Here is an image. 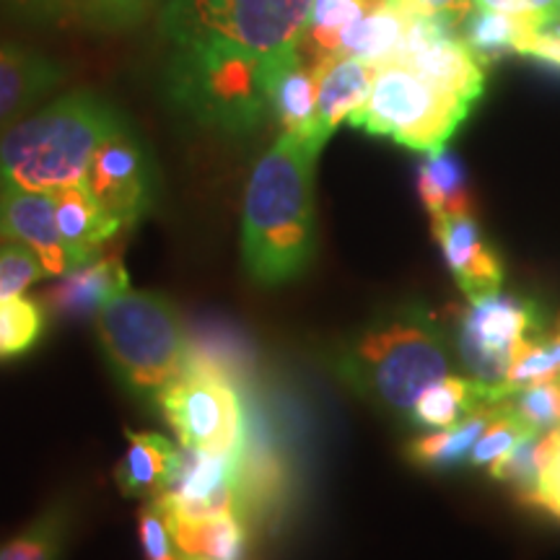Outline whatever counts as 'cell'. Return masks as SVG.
Masks as SVG:
<instances>
[{
  "mask_svg": "<svg viewBox=\"0 0 560 560\" xmlns=\"http://www.w3.org/2000/svg\"><path fill=\"white\" fill-rule=\"evenodd\" d=\"M312 0H164L166 94L200 128L247 136L272 112V89L301 58Z\"/></svg>",
  "mask_w": 560,
  "mask_h": 560,
  "instance_id": "6da1fadb",
  "label": "cell"
},
{
  "mask_svg": "<svg viewBox=\"0 0 560 560\" xmlns=\"http://www.w3.org/2000/svg\"><path fill=\"white\" fill-rule=\"evenodd\" d=\"M319 151L291 132L255 161L244 192L242 255L257 283L280 285L310 268L317 252L314 166Z\"/></svg>",
  "mask_w": 560,
  "mask_h": 560,
  "instance_id": "7a4b0ae2",
  "label": "cell"
},
{
  "mask_svg": "<svg viewBox=\"0 0 560 560\" xmlns=\"http://www.w3.org/2000/svg\"><path fill=\"white\" fill-rule=\"evenodd\" d=\"M452 355L439 319L420 306H405L353 335L335 369L363 400L410 420L418 397L452 374Z\"/></svg>",
  "mask_w": 560,
  "mask_h": 560,
  "instance_id": "3957f363",
  "label": "cell"
},
{
  "mask_svg": "<svg viewBox=\"0 0 560 560\" xmlns=\"http://www.w3.org/2000/svg\"><path fill=\"white\" fill-rule=\"evenodd\" d=\"M128 120L94 91H70L0 132V190L81 185L94 151Z\"/></svg>",
  "mask_w": 560,
  "mask_h": 560,
  "instance_id": "277c9868",
  "label": "cell"
},
{
  "mask_svg": "<svg viewBox=\"0 0 560 560\" xmlns=\"http://www.w3.org/2000/svg\"><path fill=\"white\" fill-rule=\"evenodd\" d=\"M96 335L117 382L138 400H159L190 361L179 312L153 291L109 299L96 314Z\"/></svg>",
  "mask_w": 560,
  "mask_h": 560,
  "instance_id": "5b68a950",
  "label": "cell"
},
{
  "mask_svg": "<svg viewBox=\"0 0 560 560\" xmlns=\"http://www.w3.org/2000/svg\"><path fill=\"white\" fill-rule=\"evenodd\" d=\"M472 104L441 89L402 62L376 68L374 86L350 125L369 136L392 138L410 151L446 149L450 138L467 120Z\"/></svg>",
  "mask_w": 560,
  "mask_h": 560,
  "instance_id": "8992f818",
  "label": "cell"
},
{
  "mask_svg": "<svg viewBox=\"0 0 560 560\" xmlns=\"http://www.w3.org/2000/svg\"><path fill=\"white\" fill-rule=\"evenodd\" d=\"M542 332L545 319L535 301L495 291L467 301L454 348L470 380L511 392V369Z\"/></svg>",
  "mask_w": 560,
  "mask_h": 560,
  "instance_id": "52a82bcc",
  "label": "cell"
},
{
  "mask_svg": "<svg viewBox=\"0 0 560 560\" xmlns=\"http://www.w3.org/2000/svg\"><path fill=\"white\" fill-rule=\"evenodd\" d=\"M159 408L177 433L182 450L234 454L242 441V402L229 380L208 361L190 359L159 395Z\"/></svg>",
  "mask_w": 560,
  "mask_h": 560,
  "instance_id": "ba28073f",
  "label": "cell"
},
{
  "mask_svg": "<svg viewBox=\"0 0 560 560\" xmlns=\"http://www.w3.org/2000/svg\"><path fill=\"white\" fill-rule=\"evenodd\" d=\"M83 185L122 223V229L136 226L153 208L156 174L149 151L130 125L112 132L94 151Z\"/></svg>",
  "mask_w": 560,
  "mask_h": 560,
  "instance_id": "9c48e42d",
  "label": "cell"
},
{
  "mask_svg": "<svg viewBox=\"0 0 560 560\" xmlns=\"http://www.w3.org/2000/svg\"><path fill=\"white\" fill-rule=\"evenodd\" d=\"M457 24L446 16H416L397 62L475 104L486 89V66L475 58Z\"/></svg>",
  "mask_w": 560,
  "mask_h": 560,
  "instance_id": "30bf717a",
  "label": "cell"
},
{
  "mask_svg": "<svg viewBox=\"0 0 560 560\" xmlns=\"http://www.w3.org/2000/svg\"><path fill=\"white\" fill-rule=\"evenodd\" d=\"M236 452L210 454L182 450L179 470L170 488L153 499L164 520H206L236 511Z\"/></svg>",
  "mask_w": 560,
  "mask_h": 560,
  "instance_id": "8fae6325",
  "label": "cell"
},
{
  "mask_svg": "<svg viewBox=\"0 0 560 560\" xmlns=\"http://www.w3.org/2000/svg\"><path fill=\"white\" fill-rule=\"evenodd\" d=\"M431 229L433 240L439 242L441 255H444L467 301L501 291L503 265L499 255L488 247L472 210H467V213L433 215Z\"/></svg>",
  "mask_w": 560,
  "mask_h": 560,
  "instance_id": "7c38bea8",
  "label": "cell"
},
{
  "mask_svg": "<svg viewBox=\"0 0 560 560\" xmlns=\"http://www.w3.org/2000/svg\"><path fill=\"white\" fill-rule=\"evenodd\" d=\"M0 242H19L37 252L50 278H58L70 268L52 192L21 187L0 190Z\"/></svg>",
  "mask_w": 560,
  "mask_h": 560,
  "instance_id": "4fadbf2b",
  "label": "cell"
},
{
  "mask_svg": "<svg viewBox=\"0 0 560 560\" xmlns=\"http://www.w3.org/2000/svg\"><path fill=\"white\" fill-rule=\"evenodd\" d=\"M128 289L130 278L122 257L117 252H107L55 278V283L42 293L39 301L58 319L81 322L96 317L109 299Z\"/></svg>",
  "mask_w": 560,
  "mask_h": 560,
  "instance_id": "5bb4252c",
  "label": "cell"
},
{
  "mask_svg": "<svg viewBox=\"0 0 560 560\" xmlns=\"http://www.w3.org/2000/svg\"><path fill=\"white\" fill-rule=\"evenodd\" d=\"M149 0H0V9L34 26L117 34L136 30Z\"/></svg>",
  "mask_w": 560,
  "mask_h": 560,
  "instance_id": "9a60e30c",
  "label": "cell"
},
{
  "mask_svg": "<svg viewBox=\"0 0 560 560\" xmlns=\"http://www.w3.org/2000/svg\"><path fill=\"white\" fill-rule=\"evenodd\" d=\"M66 81V68L32 47L0 39V132L32 115Z\"/></svg>",
  "mask_w": 560,
  "mask_h": 560,
  "instance_id": "2e32d148",
  "label": "cell"
},
{
  "mask_svg": "<svg viewBox=\"0 0 560 560\" xmlns=\"http://www.w3.org/2000/svg\"><path fill=\"white\" fill-rule=\"evenodd\" d=\"M317 79V122L322 138L330 140L332 132L348 122L366 104L374 86L376 68L353 55H330L312 62Z\"/></svg>",
  "mask_w": 560,
  "mask_h": 560,
  "instance_id": "e0dca14e",
  "label": "cell"
},
{
  "mask_svg": "<svg viewBox=\"0 0 560 560\" xmlns=\"http://www.w3.org/2000/svg\"><path fill=\"white\" fill-rule=\"evenodd\" d=\"M52 195L55 206H58V229L70 268L94 260L96 255H102L104 244L125 231L122 223L91 195L83 182L73 187H62Z\"/></svg>",
  "mask_w": 560,
  "mask_h": 560,
  "instance_id": "ac0fdd59",
  "label": "cell"
},
{
  "mask_svg": "<svg viewBox=\"0 0 560 560\" xmlns=\"http://www.w3.org/2000/svg\"><path fill=\"white\" fill-rule=\"evenodd\" d=\"M182 452L153 431H128V450L115 470L117 488L130 499H159L179 470Z\"/></svg>",
  "mask_w": 560,
  "mask_h": 560,
  "instance_id": "d6986e66",
  "label": "cell"
},
{
  "mask_svg": "<svg viewBox=\"0 0 560 560\" xmlns=\"http://www.w3.org/2000/svg\"><path fill=\"white\" fill-rule=\"evenodd\" d=\"M511 392L486 387L470 376H444L418 397L412 405L410 423L420 429H450L470 412L480 408H499L506 402Z\"/></svg>",
  "mask_w": 560,
  "mask_h": 560,
  "instance_id": "ffe728a7",
  "label": "cell"
},
{
  "mask_svg": "<svg viewBox=\"0 0 560 560\" xmlns=\"http://www.w3.org/2000/svg\"><path fill=\"white\" fill-rule=\"evenodd\" d=\"M272 115L278 117L283 132H291L322 153L327 140L322 138L317 122V79L312 62L306 66L299 58L280 73L272 89Z\"/></svg>",
  "mask_w": 560,
  "mask_h": 560,
  "instance_id": "44dd1931",
  "label": "cell"
},
{
  "mask_svg": "<svg viewBox=\"0 0 560 560\" xmlns=\"http://www.w3.org/2000/svg\"><path fill=\"white\" fill-rule=\"evenodd\" d=\"M179 556L208 560H242L247 552V527L236 511L206 520H166Z\"/></svg>",
  "mask_w": 560,
  "mask_h": 560,
  "instance_id": "7402d4cb",
  "label": "cell"
},
{
  "mask_svg": "<svg viewBox=\"0 0 560 560\" xmlns=\"http://www.w3.org/2000/svg\"><path fill=\"white\" fill-rule=\"evenodd\" d=\"M501 408V405H499ZM499 408H480L465 416L450 429H439L429 436H420L408 444V457L420 467H457L462 462L470 459V454L482 436V431L488 429L490 420L495 418Z\"/></svg>",
  "mask_w": 560,
  "mask_h": 560,
  "instance_id": "603a6c76",
  "label": "cell"
},
{
  "mask_svg": "<svg viewBox=\"0 0 560 560\" xmlns=\"http://www.w3.org/2000/svg\"><path fill=\"white\" fill-rule=\"evenodd\" d=\"M418 195L429 215L467 213L470 210V190L462 161L450 149L425 153L418 166Z\"/></svg>",
  "mask_w": 560,
  "mask_h": 560,
  "instance_id": "cb8c5ba5",
  "label": "cell"
},
{
  "mask_svg": "<svg viewBox=\"0 0 560 560\" xmlns=\"http://www.w3.org/2000/svg\"><path fill=\"white\" fill-rule=\"evenodd\" d=\"M374 5L376 0H312L301 55H304V50L310 52L312 62L338 55L342 34L353 24H359Z\"/></svg>",
  "mask_w": 560,
  "mask_h": 560,
  "instance_id": "d4e9b609",
  "label": "cell"
},
{
  "mask_svg": "<svg viewBox=\"0 0 560 560\" xmlns=\"http://www.w3.org/2000/svg\"><path fill=\"white\" fill-rule=\"evenodd\" d=\"M527 30L529 21H522L499 11L475 9V13H467L462 37L470 45L475 58H478L482 66H488V62L499 60L503 55L520 50Z\"/></svg>",
  "mask_w": 560,
  "mask_h": 560,
  "instance_id": "484cf974",
  "label": "cell"
},
{
  "mask_svg": "<svg viewBox=\"0 0 560 560\" xmlns=\"http://www.w3.org/2000/svg\"><path fill=\"white\" fill-rule=\"evenodd\" d=\"M68 514L62 506L47 509L16 537L0 545V560H60L66 548Z\"/></svg>",
  "mask_w": 560,
  "mask_h": 560,
  "instance_id": "4316f807",
  "label": "cell"
},
{
  "mask_svg": "<svg viewBox=\"0 0 560 560\" xmlns=\"http://www.w3.org/2000/svg\"><path fill=\"white\" fill-rule=\"evenodd\" d=\"M45 317L39 299L19 296L0 304V361L30 353L45 332Z\"/></svg>",
  "mask_w": 560,
  "mask_h": 560,
  "instance_id": "83f0119b",
  "label": "cell"
},
{
  "mask_svg": "<svg viewBox=\"0 0 560 560\" xmlns=\"http://www.w3.org/2000/svg\"><path fill=\"white\" fill-rule=\"evenodd\" d=\"M503 405L527 429L537 433L556 431L560 429V376L511 392Z\"/></svg>",
  "mask_w": 560,
  "mask_h": 560,
  "instance_id": "f1b7e54d",
  "label": "cell"
},
{
  "mask_svg": "<svg viewBox=\"0 0 560 560\" xmlns=\"http://www.w3.org/2000/svg\"><path fill=\"white\" fill-rule=\"evenodd\" d=\"M556 376H560V317L556 327L550 332L545 330L514 363L509 374V389L516 392L529 384L556 380Z\"/></svg>",
  "mask_w": 560,
  "mask_h": 560,
  "instance_id": "f546056e",
  "label": "cell"
},
{
  "mask_svg": "<svg viewBox=\"0 0 560 560\" xmlns=\"http://www.w3.org/2000/svg\"><path fill=\"white\" fill-rule=\"evenodd\" d=\"M42 278L50 276L37 252L19 242H0V304L24 296Z\"/></svg>",
  "mask_w": 560,
  "mask_h": 560,
  "instance_id": "4dcf8cb0",
  "label": "cell"
},
{
  "mask_svg": "<svg viewBox=\"0 0 560 560\" xmlns=\"http://www.w3.org/2000/svg\"><path fill=\"white\" fill-rule=\"evenodd\" d=\"M545 433H529L520 444L511 446L495 465L488 467V472L495 480L511 482L522 490V495L527 499L532 488L537 486V475H540V446H542Z\"/></svg>",
  "mask_w": 560,
  "mask_h": 560,
  "instance_id": "1f68e13d",
  "label": "cell"
},
{
  "mask_svg": "<svg viewBox=\"0 0 560 560\" xmlns=\"http://www.w3.org/2000/svg\"><path fill=\"white\" fill-rule=\"evenodd\" d=\"M529 433H537V431L527 429L514 412L506 410V405H501L499 412H495V418L490 420V425L482 431L478 444H475V450L470 454V465L475 467L495 465V462H499L511 446L520 444V441L524 436H529Z\"/></svg>",
  "mask_w": 560,
  "mask_h": 560,
  "instance_id": "d6a6232c",
  "label": "cell"
},
{
  "mask_svg": "<svg viewBox=\"0 0 560 560\" xmlns=\"http://www.w3.org/2000/svg\"><path fill=\"white\" fill-rule=\"evenodd\" d=\"M529 503L560 520V429L545 433L540 446V475L527 495Z\"/></svg>",
  "mask_w": 560,
  "mask_h": 560,
  "instance_id": "836d02e7",
  "label": "cell"
},
{
  "mask_svg": "<svg viewBox=\"0 0 560 560\" xmlns=\"http://www.w3.org/2000/svg\"><path fill=\"white\" fill-rule=\"evenodd\" d=\"M138 532H140V542H143L145 560H179L177 545L172 540L164 514H161L153 501L149 506L140 509Z\"/></svg>",
  "mask_w": 560,
  "mask_h": 560,
  "instance_id": "e575fe53",
  "label": "cell"
},
{
  "mask_svg": "<svg viewBox=\"0 0 560 560\" xmlns=\"http://www.w3.org/2000/svg\"><path fill=\"white\" fill-rule=\"evenodd\" d=\"M516 55L560 70V16H552L542 24H529Z\"/></svg>",
  "mask_w": 560,
  "mask_h": 560,
  "instance_id": "d590c367",
  "label": "cell"
},
{
  "mask_svg": "<svg viewBox=\"0 0 560 560\" xmlns=\"http://www.w3.org/2000/svg\"><path fill=\"white\" fill-rule=\"evenodd\" d=\"M472 5L509 13V16L529 21V24H542L552 16H560V0H472Z\"/></svg>",
  "mask_w": 560,
  "mask_h": 560,
  "instance_id": "8d00e7d4",
  "label": "cell"
},
{
  "mask_svg": "<svg viewBox=\"0 0 560 560\" xmlns=\"http://www.w3.org/2000/svg\"><path fill=\"white\" fill-rule=\"evenodd\" d=\"M397 9L408 11L410 16H446V19H467L472 0H389Z\"/></svg>",
  "mask_w": 560,
  "mask_h": 560,
  "instance_id": "74e56055",
  "label": "cell"
},
{
  "mask_svg": "<svg viewBox=\"0 0 560 560\" xmlns=\"http://www.w3.org/2000/svg\"><path fill=\"white\" fill-rule=\"evenodd\" d=\"M182 560H208V558H185V556H182Z\"/></svg>",
  "mask_w": 560,
  "mask_h": 560,
  "instance_id": "f35d334b",
  "label": "cell"
}]
</instances>
